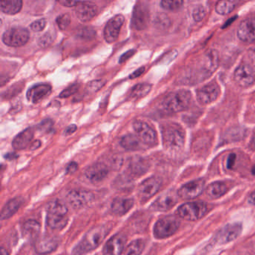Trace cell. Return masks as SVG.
<instances>
[{"label":"cell","instance_id":"17","mask_svg":"<svg viewBox=\"0 0 255 255\" xmlns=\"http://www.w3.org/2000/svg\"><path fill=\"white\" fill-rule=\"evenodd\" d=\"M219 95V87L216 83H210L198 89L197 99L201 104H208L214 102Z\"/></svg>","mask_w":255,"mask_h":255},{"label":"cell","instance_id":"22","mask_svg":"<svg viewBox=\"0 0 255 255\" xmlns=\"http://www.w3.org/2000/svg\"><path fill=\"white\" fill-rule=\"evenodd\" d=\"M58 245L59 242L56 238L50 236H44L36 240L35 249L37 253L40 255H47L54 252L58 247Z\"/></svg>","mask_w":255,"mask_h":255},{"label":"cell","instance_id":"31","mask_svg":"<svg viewBox=\"0 0 255 255\" xmlns=\"http://www.w3.org/2000/svg\"><path fill=\"white\" fill-rule=\"evenodd\" d=\"M141 142L138 136L133 134L124 135L120 141V144L127 150H138L141 148Z\"/></svg>","mask_w":255,"mask_h":255},{"label":"cell","instance_id":"7","mask_svg":"<svg viewBox=\"0 0 255 255\" xmlns=\"http://www.w3.org/2000/svg\"><path fill=\"white\" fill-rule=\"evenodd\" d=\"M29 31L20 26L10 28L2 35V41L5 45L19 47L25 45L29 39Z\"/></svg>","mask_w":255,"mask_h":255},{"label":"cell","instance_id":"43","mask_svg":"<svg viewBox=\"0 0 255 255\" xmlns=\"http://www.w3.org/2000/svg\"><path fill=\"white\" fill-rule=\"evenodd\" d=\"M24 86V84L16 83L15 85H14V86H11L10 89H8L7 92H5V93L2 95V97H5V98H13V97L15 96L17 94L20 93Z\"/></svg>","mask_w":255,"mask_h":255},{"label":"cell","instance_id":"15","mask_svg":"<svg viewBox=\"0 0 255 255\" xmlns=\"http://www.w3.org/2000/svg\"><path fill=\"white\" fill-rule=\"evenodd\" d=\"M177 192L170 190L161 195L150 206V209L155 211H167L172 208L178 200Z\"/></svg>","mask_w":255,"mask_h":255},{"label":"cell","instance_id":"58","mask_svg":"<svg viewBox=\"0 0 255 255\" xmlns=\"http://www.w3.org/2000/svg\"><path fill=\"white\" fill-rule=\"evenodd\" d=\"M252 173L253 175H255V165H254L253 168H252Z\"/></svg>","mask_w":255,"mask_h":255},{"label":"cell","instance_id":"51","mask_svg":"<svg viewBox=\"0 0 255 255\" xmlns=\"http://www.w3.org/2000/svg\"><path fill=\"white\" fill-rule=\"evenodd\" d=\"M248 56H249V60L252 62V65L255 68V47L251 48L248 51Z\"/></svg>","mask_w":255,"mask_h":255},{"label":"cell","instance_id":"49","mask_svg":"<svg viewBox=\"0 0 255 255\" xmlns=\"http://www.w3.org/2000/svg\"><path fill=\"white\" fill-rule=\"evenodd\" d=\"M236 158H237V156H236V154H234V153H231L228 156V160H227V167L229 169H231L234 167V164H235Z\"/></svg>","mask_w":255,"mask_h":255},{"label":"cell","instance_id":"18","mask_svg":"<svg viewBox=\"0 0 255 255\" xmlns=\"http://www.w3.org/2000/svg\"><path fill=\"white\" fill-rule=\"evenodd\" d=\"M127 238L122 234H118L108 240L103 250L104 255H122L125 249Z\"/></svg>","mask_w":255,"mask_h":255},{"label":"cell","instance_id":"42","mask_svg":"<svg viewBox=\"0 0 255 255\" xmlns=\"http://www.w3.org/2000/svg\"><path fill=\"white\" fill-rule=\"evenodd\" d=\"M80 84H77V83L68 86L67 89H64V90L61 92L60 95H59V98H67L72 96L73 95H74V94H76L78 92L79 89H80Z\"/></svg>","mask_w":255,"mask_h":255},{"label":"cell","instance_id":"27","mask_svg":"<svg viewBox=\"0 0 255 255\" xmlns=\"http://www.w3.org/2000/svg\"><path fill=\"white\" fill-rule=\"evenodd\" d=\"M148 168V162L141 156H134L129 161V170L132 175H142L147 172Z\"/></svg>","mask_w":255,"mask_h":255},{"label":"cell","instance_id":"54","mask_svg":"<svg viewBox=\"0 0 255 255\" xmlns=\"http://www.w3.org/2000/svg\"><path fill=\"white\" fill-rule=\"evenodd\" d=\"M41 142L39 140H36V141H32V144H31L30 149L31 150H36V149L39 148L41 147Z\"/></svg>","mask_w":255,"mask_h":255},{"label":"cell","instance_id":"44","mask_svg":"<svg viewBox=\"0 0 255 255\" xmlns=\"http://www.w3.org/2000/svg\"><path fill=\"white\" fill-rule=\"evenodd\" d=\"M206 15V11L202 5H198L192 11V17L196 22H200Z\"/></svg>","mask_w":255,"mask_h":255},{"label":"cell","instance_id":"24","mask_svg":"<svg viewBox=\"0 0 255 255\" xmlns=\"http://www.w3.org/2000/svg\"><path fill=\"white\" fill-rule=\"evenodd\" d=\"M34 137V131L32 128H27L22 131L12 141V146L15 150H22L29 148L32 143Z\"/></svg>","mask_w":255,"mask_h":255},{"label":"cell","instance_id":"40","mask_svg":"<svg viewBox=\"0 0 255 255\" xmlns=\"http://www.w3.org/2000/svg\"><path fill=\"white\" fill-rule=\"evenodd\" d=\"M105 83L106 82L102 80H94L88 84L86 90L89 94L96 93L104 87Z\"/></svg>","mask_w":255,"mask_h":255},{"label":"cell","instance_id":"3","mask_svg":"<svg viewBox=\"0 0 255 255\" xmlns=\"http://www.w3.org/2000/svg\"><path fill=\"white\" fill-rule=\"evenodd\" d=\"M191 102V94L188 91L180 90L167 95L161 103L162 110L168 113L184 111Z\"/></svg>","mask_w":255,"mask_h":255},{"label":"cell","instance_id":"46","mask_svg":"<svg viewBox=\"0 0 255 255\" xmlns=\"http://www.w3.org/2000/svg\"><path fill=\"white\" fill-rule=\"evenodd\" d=\"M53 122L50 119L43 121L38 126V129L44 132H49L53 128Z\"/></svg>","mask_w":255,"mask_h":255},{"label":"cell","instance_id":"12","mask_svg":"<svg viewBox=\"0 0 255 255\" xmlns=\"http://www.w3.org/2000/svg\"><path fill=\"white\" fill-rule=\"evenodd\" d=\"M125 20L123 15L118 14L107 22L104 32V38L107 43L112 44L117 41Z\"/></svg>","mask_w":255,"mask_h":255},{"label":"cell","instance_id":"16","mask_svg":"<svg viewBox=\"0 0 255 255\" xmlns=\"http://www.w3.org/2000/svg\"><path fill=\"white\" fill-rule=\"evenodd\" d=\"M234 80L241 87H249L255 83V70L246 64L240 65L234 72Z\"/></svg>","mask_w":255,"mask_h":255},{"label":"cell","instance_id":"33","mask_svg":"<svg viewBox=\"0 0 255 255\" xmlns=\"http://www.w3.org/2000/svg\"><path fill=\"white\" fill-rule=\"evenodd\" d=\"M67 216H58V215L47 214V225L52 229L61 230L65 228L68 224Z\"/></svg>","mask_w":255,"mask_h":255},{"label":"cell","instance_id":"29","mask_svg":"<svg viewBox=\"0 0 255 255\" xmlns=\"http://www.w3.org/2000/svg\"><path fill=\"white\" fill-rule=\"evenodd\" d=\"M228 191L226 184L223 182H214L207 186L206 193L211 199H217L223 196Z\"/></svg>","mask_w":255,"mask_h":255},{"label":"cell","instance_id":"41","mask_svg":"<svg viewBox=\"0 0 255 255\" xmlns=\"http://www.w3.org/2000/svg\"><path fill=\"white\" fill-rule=\"evenodd\" d=\"M71 21V16L68 14H62L56 19V23L61 30H65L69 26Z\"/></svg>","mask_w":255,"mask_h":255},{"label":"cell","instance_id":"14","mask_svg":"<svg viewBox=\"0 0 255 255\" xmlns=\"http://www.w3.org/2000/svg\"><path fill=\"white\" fill-rule=\"evenodd\" d=\"M93 199V193L83 189H73L67 195V201L75 209L83 208Z\"/></svg>","mask_w":255,"mask_h":255},{"label":"cell","instance_id":"10","mask_svg":"<svg viewBox=\"0 0 255 255\" xmlns=\"http://www.w3.org/2000/svg\"><path fill=\"white\" fill-rule=\"evenodd\" d=\"M162 186V180L153 176L141 182L138 186V195L141 201H146L154 196Z\"/></svg>","mask_w":255,"mask_h":255},{"label":"cell","instance_id":"34","mask_svg":"<svg viewBox=\"0 0 255 255\" xmlns=\"http://www.w3.org/2000/svg\"><path fill=\"white\" fill-rule=\"evenodd\" d=\"M68 211L66 206L59 201H51L47 205V214L67 216Z\"/></svg>","mask_w":255,"mask_h":255},{"label":"cell","instance_id":"52","mask_svg":"<svg viewBox=\"0 0 255 255\" xmlns=\"http://www.w3.org/2000/svg\"><path fill=\"white\" fill-rule=\"evenodd\" d=\"M58 2L65 7H75L78 2L77 1H65H65H59Z\"/></svg>","mask_w":255,"mask_h":255},{"label":"cell","instance_id":"9","mask_svg":"<svg viewBox=\"0 0 255 255\" xmlns=\"http://www.w3.org/2000/svg\"><path fill=\"white\" fill-rule=\"evenodd\" d=\"M150 14L147 5L141 2H137L133 8L131 24L135 30H144L148 26Z\"/></svg>","mask_w":255,"mask_h":255},{"label":"cell","instance_id":"37","mask_svg":"<svg viewBox=\"0 0 255 255\" xmlns=\"http://www.w3.org/2000/svg\"><path fill=\"white\" fill-rule=\"evenodd\" d=\"M236 2L231 1H220L216 5V11L221 15H227L235 8Z\"/></svg>","mask_w":255,"mask_h":255},{"label":"cell","instance_id":"45","mask_svg":"<svg viewBox=\"0 0 255 255\" xmlns=\"http://www.w3.org/2000/svg\"><path fill=\"white\" fill-rule=\"evenodd\" d=\"M46 25H47V20L42 18L34 21L30 25V28L33 32H41L46 27Z\"/></svg>","mask_w":255,"mask_h":255},{"label":"cell","instance_id":"55","mask_svg":"<svg viewBox=\"0 0 255 255\" xmlns=\"http://www.w3.org/2000/svg\"><path fill=\"white\" fill-rule=\"evenodd\" d=\"M248 202L251 205L255 206V191L252 192L249 195V198H248Z\"/></svg>","mask_w":255,"mask_h":255},{"label":"cell","instance_id":"36","mask_svg":"<svg viewBox=\"0 0 255 255\" xmlns=\"http://www.w3.org/2000/svg\"><path fill=\"white\" fill-rule=\"evenodd\" d=\"M144 249V243L142 240H134L127 247L125 255H140Z\"/></svg>","mask_w":255,"mask_h":255},{"label":"cell","instance_id":"35","mask_svg":"<svg viewBox=\"0 0 255 255\" xmlns=\"http://www.w3.org/2000/svg\"><path fill=\"white\" fill-rule=\"evenodd\" d=\"M75 35L83 40H92L96 35V30L92 26H80L75 30Z\"/></svg>","mask_w":255,"mask_h":255},{"label":"cell","instance_id":"21","mask_svg":"<svg viewBox=\"0 0 255 255\" xmlns=\"http://www.w3.org/2000/svg\"><path fill=\"white\" fill-rule=\"evenodd\" d=\"M51 92L52 87L49 84L35 85L28 90L26 98L29 102L37 104L50 95Z\"/></svg>","mask_w":255,"mask_h":255},{"label":"cell","instance_id":"23","mask_svg":"<svg viewBox=\"0 0 255 255\" xmlns=\"http://www.w3.org/2000/svg\"><path fill=\"white\" fill-rule=\"evenodd\" d=\"M86 177L92 183H99L104 180L109 174L108 167L103 163H97L86 169Z\"/></svg>","mask_w":255,"mask_h":255},{"label":"cell","instance_id":"30","mask_svg":"<svg viewBox=\"0 0 255 255\" xmlns=\"http://www.w3.org/2000/svg\"><path fill=\"white\" fill-rule=\"evenodd\" d=\"M22 231L25 237L32 240L38 237L41 231V225L39 222L33 219L28 220L23 224Z\"/></svg>","mask_w":255,"mask_h":255},{"label":"cell","instance_id":"28","mask_svg":"<svg viewBox=\"0 0 255 255\" xmlns=\"http://www.w3.org/2000/svg\"><path fill=\"white\" fill-rule=\"evenodd\" d=\"M23 7L21 0H2L1 1V11L8 15H14L20 12Z\"/></svg>","mask_w":255,"mask_h":255},{"label":"cell","instance_id":"39","mask_svg":"<svg viewBox=\"0 0 255 255\" xmlns=\"http://www.w3.org/2000/svg\"><path fill=\"white\" fill-rule=\"evenodd\" d=\"M183 1H162L160 2L161 7L168 11H175L183 5Z\"/></svg>","mask_w":255,"mask_h":255},{"label":"cell","instance_id":"50","mask_svg":"<svg viewBox=\"0 0 255 255\" xmlns=\"http://www.w3.org/2000/svg\"><path fill=\"white\" fill-rule=\"evenodd\" d=\"M144 71H145V68L144 67H141V68H138L136 71H134L131 75H129V79H135L138 78V77L144 74Z\"/></svg>","mask_w":255,"mask_h":255},{"label":"cell","instance_id":"8","mask_svg":"<svg viewBox=\"0 0 255 255\" xmlns=\"http://www.w3.org/2000/svg\"><path fill=\"white\" fill-rule=\"evenodd\" d=\"M132 127L137 136L143 144L148 147L156 145L157 135H156V131L150 125L141 121H135L133 122Z\"/></svg>","mask_w":255,"mask_h":255},{"label":"cell","instance_id":"57","mask_svg":"<svg viewBox=\"0 0 255 255\" xmlns=\"http://www.w3.org/2000/svg\"><path fill=\"white\" fill-rule=\"evenodd\" d=\"M1 255H9L8 251L4 247L1 248Z\"/></svg>","mask_w":255,"mask_h":255},{"label":"cell","instance_id":"1","mask_svg":"<svg viewBox=\"0 0 255 255\" xmlns=\"http://www.w3.org/2000/svg\"><path fill=\"white\" fill-rule=\"evenodd\" d=\"M219 66L218 53L215 50L206 53L193 66L189 67L186 72L185 83H192L204 81L213 74Z\"/></svg>","mask_w":255,"mask_h":255},{"label":"cell","instance_id":"6","mask_svg":"<svg viewBox=\"0 0 255 255\" xmlns=\"http://www.w3.org/2000/svg\"><path fill=\"white\" fill-rule=\"evenodd\" d=\"M207 205L204 202H187L182 204L177 210L179 217L188 221L199 220L205 216Z\"/></svg>","mask_w":255,"mask_h":255},{"label":"cell","instance_id":"4","mask_svg":"<svg viewBox=\"0 0 255 255\" xmlns=\"http://www.w3.org/2000/svg\"><path fill=\"white\" fill-rule=\"evenodd\" d=\"M162 136L165 148L171 150H180L183 147L185 134L183 129L175 124H168L162 127Z\"/></svg>","mask_w":255,"mask_h":255},{"label":"cell","instance_id":"38","mask_svg":"<svg viewBox=\"0 0 255 255\" xmlns=\"http://www.w3.org/2000/svg\"><path fill=\"white\" fill-rule=\"evenodd\" d=\"M54 40V35L52 32H47V33L44 34L38 40V45L41 48H46V47H50L53 44Z\"/></svg>","mask_w":255,"mask_h":255},{"label":"cell","instance_id":"5","mask_svg":"<svg viewBox=\"0 0 255 255\" xmlns=\"http://www.w3.org/2000/svg\"><path fill=\"white\" fill-rule=\"evenodd\" d=\"M180 225V220L176 216H165L155 224L153 234L158 239L167 238L177 232Z\"/></svg>","mask_w":255,"mask_h":255},{"label":"cell","instance_id":"26","mask_svg":"<svg viewBox=\"0 0 255 255\" xmlns=\"http://www.w3.org/2000/svg\"><path fill=\"white\" fill-rule=\"evenodd\" d=\"M134 205L132 198H117L113 200L111 208L115 214L122 216L126 214Z\"/></svg>","mask_w":255,"mask_h":255},{"label":"cell","instance_id":"19","mask_svg":"<svg viewBox=\"0 0 255 255\" xmlns=\"http://www.w3.org/2000/svg\"><path fill=\"white\" fill-rule=\"evenodd\" d=\"M76 16L82 22H89L96 15L98 8L93 2H78L74 7Z\"/></svg>","mask_w":255,"mask_h":255},{"label":"cell","instance_id":"11","mask_svg":"<svg viewBox=\"0 0 255 255\" xmlns=\"http://www.w3.org/2000/svg\"><path fill=\"white\" fill-rule=\"evenodd\" d=\"M243 231V225L239 222L228 224L216 234L215 242L217 244H226L238 238Z\"/></svg>","mask_w":255,"mask_h":255},{"label":"cell","instance_id":"56","mask_svg":"<svg viewBox=\"0 0 255 255\" xmlns=\"http://www.w3.org/2000/svg\"><path fill=\"white\" fill-rule=\"evenodd\" d=\"M17 157H18V155L14 153H8L5 155V159H8V160H11V159H14Z\"/></svg>","mask_w":255,"mask_h":255},{"label":"cell","instance_id":"25","mask_svg":"<svg viewBox=\"0 0 255 255\" xmlns=\"http://www.w3.org/2000/svg\"><path fill=\"white\" fill-rule=\"evenodd\" d=\"M24 203V199L22 197H16L13 199L10 200L2 208L1 211V219L5 220L15 214L19 209Z\"/></svg>","mask_w":255,"mask_h":255},{"label":"cell","instance_id":"53","mask_svg":"<svg viewBox=\"0 0 255 255\" xmlns=\"http://www.w3.org/2000/svg\"><path fill=\"white\" fill-rule=\"evenodd\" d=\"M77 129V127L75 125H71L68 126V128L65 129V135H71V134L74 133Z\"/></svg>","mask_w":255,"mask_h":255},{"label":"cell","instance_id":"47","mask_svg":"<svg viewBox=\"0 0 255 255\" xmlns=\"http://www.w3.org/2000/svg\"><path fill=\"white\" fill-rule=\"evenodd\" d=\"M135 52H136V50H128V52H126V53H124V54L121 56L120 59H119V63H124V62L128 61V59H130L132 56H134Z\"/></svg>","mask_w":255,"mask_h":255},{"label":"cell","instance_id":"48","mask_svg":"<svg viewBox=\"0 0 255 255\" xmlns=\"http://www.w3.org/2000/svg\"><path fill=\"white\" fill-rule=\"evenodd\" d=\"M78 169V164L75 162H71L67 166L66 171L68 174H74Z\"/></svg>","mask_w":255,"mask_h":255},{"label":"cell","instance_id":"2","mask_svg":"<svg viewBox=\"0 0 255 255\" xmlns=\"http://www.w3.org/2000/svg\"><path fill=\"white\" fill-rule=\"evenodd\" d=\"M108 228L99 225L91 229L82 239L81 241L74 247L72 253L74 255H82L98 248L109 234Z\"/></svg>","mask_w":255,"mask_h":255},{"label":"cell","instance_id":"20","mask_svg":"<svg viewBox=\"0 0 255 255\" xmlns=\"http://www.w3.org/2000/svg\"><path fill=\"white\" fill-rule=\"evenodd\" d=\"M237 36L244 42L255 43V20L248 19L242 22L237 29Z\"/></svg>","mask_w":255,"mask_h":255},{"label":"cell","instance_id":"32","mask_svg":"<svg viewBox=\"0 0 255 255\" xmlns=\"http://www.w3.org/2000/svg\"><path fill=\"white\" fill-rule=\"evenodd\" d=\"M152 86L148 83H140L132 88L129 95V100H139L148 95Z\"/></svg>","mask_w":255,"mask_h":255},{"label":"cell","instance_id":"13","mask_svg":"<svg viewBox=\"0 0 255 255\" xmlns=\"http://www.w3.org/2000/svg\"><path fill=\"white\" fill-rule=\"evenodd\" d=\"M204 185H205V181L204 179L192 180L181 186L177 191V194L178 196L183 199H194L202 193Z\"/></svg>","mask_w":255,"mask_h":255}]
</instances>
